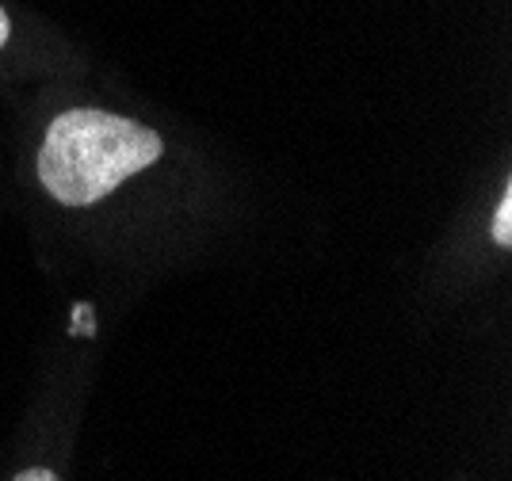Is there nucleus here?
Instances as JSON below:
<instances>
[{
  "mask_svg": "<svg viewBox=\"0 0 512 481\" xmlns=\"http://www.w3.org/2000/svg\"><path fill=\"white\" fill-rule=\"evenodd\" d=\"M161 157V138L150 126L77 107L58 115L39 149V180L65 207H92L104 195L150 168Z\"/></svg>",
  "mask_w": 512,
  "mask_h": 481,
  "instance_id": "nucleus-1",
  "label": "nucleus"
},
{
  "mask_svg": "<svg viewBox=\"0 0 512 481\" xmlns=\"http://www.w3.org/2000/svg\"><path fill=\"white\" fill-rule=\"evenodd\" d=\"M493 237L497 245H512V191L501 195V207L493 214Z\"/></svg>",
  "mask_w": 512,
  "mask_h": 481,
  "instance_id": "nucleus-2",
  "label": "nucleus"
},
{
  "mask_svg": "<svg viewBox=\"0 0 512 481\" xmlns=\"http://www.w3.org/2000/svg\"><path fill=\"white\" fill-rule=\"evenodd\" d=\"M92 329H96V317H92V306H85V302H81V306L73 310V336H88Z\"/></svg>",
  "mask_w": 512,
  "mask_h": 481,
  "instance_id": "nucleus-3",
  "label": "nucleus"
},
{
  "mask_svg": "<svg viewBox=\"0 0 512 481\" xmlns=\"http://www.w3.org/2000/svg\"><path fill=\"white\" fill-rule=\"evenodd\" d=\"M16 481H58V474H54V470H43V466H35V470H23Z\"/></svg>",
  "mask_w": 512,
  "mask_h": 481,
  "instance_id": "nucleus-4",
  "label": "nucleus"
},
{
  "mask_svg": "<svg viewBox=\"0 0 512 481\" xmlns=\"http://www.w3.org/2000/svg\"><path fill=\"white\" fill-rule=\"evenodd\" d=\"M8 35H12V27H8V16H4V8H0V46L8 42Z\"/></svg>",
  "mask_w": 512,
  "mask_h": 481,
  "instance_id": "nucleus-5",
  "label": "nucleus"
}]
</instances>
